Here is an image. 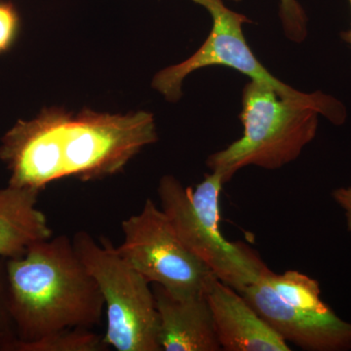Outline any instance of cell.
I'll use <instances>...</instances> for the list:
<instances>
[{"mask_svg": "<svg viewBox=\"0 0 351 351\" xmlns=\"http://www.w3.org/2000/svg\"><path fill=\"white\" fill-rule=\"evenodd\" d=\"M19 14L10 2L0 1V53L12 46L19 31Z\"/></svg>", "mask_w": 351, "mask_h": 351, "instance_id": "16", "label": "cell"}, {"mask_svg": "<svg viewBox=\"0 0 351 351\" xmlns=\"http://www.w3.org/2000/svg\"><path fill=\"white\" fill-rule=\"evenodd\" d=\"M348 3H350L351 10V0H348ZM341 38H343V40L350 46L351 49V25L350 29H348V31L341 32Z\"/></svg>", "mask_w": 351, "mask_h": 351, "instance_id": "18", "label": "cell"}, {"mask_svg": "<svg viewBox=\"0 0 351 351\" xmlns=\"http://www.w3.org/2000/svg\"><path fill=\"white\" fill-rule=\"evenodd\" d=\"M267 272L240 294L277 334L304 350H351L350 322L332 308L315 311L288 304L267 282Z\"/></svg>", "mask_w": 351, "mask_h": 351, "instance_id": "8", "label": "cell"}, {"mask_svg": "<svg viewBox=\"0 0 351 351\" xmlns=\"http://www.w3.org/2000/svg\"><path fill=\"white\" fill-rule=\"evenodd\" d=\"M221 350L290 351L287 341L263 319L243 295L214 278L206 289Z\"/></svg>", "mask_w": 351, "mask_h": 351, "instance_id": "9", "label": "cell"}, {"mask_svg": "<svg viewBox=\"0 0 351 351\" xmlns=\"http://www.w3.org/2000/svg\"><path fill=\"white\" fill-rule=\"evenodd\" d=\"M204 7L211 15L213 25L202 46L193 56L182 63L168 66L157 73L152 87L166 100L179 101L184 78L197 69L223 66L248 76L251 80L269 85L281 98L311 100L317 95L304 93L274 77L255 56L244 36L243 25L250 23L245 15L230 10L223 0H193Z\"/></svg>", "mask_w": 351, "mask_h": 351, "instance_id": "7", "label": "cell"}, {"mask_svg": "<svg viewBox=\"0 0 351 351\" xmlns=\"http://www.w3.org/2000/svg\"><path fill=\"white\" fill-rule=\"evenodd\" d=\"M165 351L221 350L206 294L177 295L152 284Z\"/></svg>", "mask_w": 351, "mask_h": 351, "instance_id": "10", "label": "cell"}, {"mask_svg": "<svg viewBox=\"0 0 351 351\" xmlns=\"http://www.w3.org/2000/svg\"><path fill=\"white\" fill-rule=\"evenodd\" d=\"M265 278L276 294L291 306L315 311L331 308L321 298L319 283L306 274L295 270L276 274L270 270Z\"/></svg>", "mask_w": 351, "mask_h": 351, "instance_id": "12", "label": "cell"}, {"mask_svg": "<svg viewBox=\"0 0 351 351\" xmlns=\"http://www.w3.org/2000/svg\"><path fill=\"white\" fill-rule=\"evenodd\" d=\"M279 16L286 36L301 43L307 36V17L298 0H279Z\"/></svg>", "mask_w": 351, "mask_h": 351, "instance_id": "15", "label": "cell"}, {"mask_svg": "<svg viewBox=\"0 0 351 351\" xmlns=\"http://www.w3.org/2000/svg\"><path fill=\"white\" fill-rule=\"evenodd\" d=\"M319 115L343 125L348 112L341 101L321 91L311 100H291L281 98L269 85L251 80L242 91L239 117L243 135L208 157V167L221 175L225 184L247 166L283 167L315 138Z\"/></svg>", "mask_w": 351, "mask_h": 351, "instance_id": "3", "label": "cell"}, {"mask_svg": "<svg viewBox=\"0 0 351 351\" xmlns=\"http://www.w3.org/2000/svg\"><path fill=\"white\" fill-rule=\"evenodd\" d=\"M40 193L10 184L0 189V257H22L32 245L53 237L47 217L36 207Z\"/></svg>", "mask_w": 351, "mask_h": 351, "instance_id": "11", "label": "cell"}, {"mask_svg": "<svg viewBox=\"0 0 351 351\" xmlns=\"http://www.w3.org/2000/svg\"><path fill=\"white\" fill-rule=\"evenodd\" d=\"M157 138L151 112L49 108L34 119L18 120L6 132L0 160L10 172L8 184L43 191L64 178L90 182L119 174Z\"/></svg>", "mask_w": 351, "mask_h": 351, "instance_id": "1", "label": "cell"}, {"mask_svg": "<svg viewBox=\"0 0 351 351\" xmlns=\"http://www.w3.org/2000/svg\"><path fill=\"white\" fill-rule=\"evenodd\" d=\"M121 228L123 241L117 251L149 283L159 284L173 294L193 295L206 292L217 278L184 245L151 198L138 214L122 221Z\"/></svg>", "mask_w": 351, "mask_h": 351, "instance_id": "6", "label": "cell"}, {"mask_svg": "<svg viewBox=\"0 0 351 351\" xmlns=\"http://www.w3.org/2000/svg\"><path fill=\"white\" fill-rule=\"evenodd\" d=\"M16 341L17 334L9 306L7 258L0 257V351H9Z\"/></svg>", "mask_w": 351, "mask_h": 351, "instance_id": "14", "label": "cell"}, {"mask_svg": "<svg viewBox=\"0 0 351 351\" xmlns=\"http://www.w3.org/2000/svg\"><path fill=\"white\" fill-rule=\"evenodd\" d=\"M332 195L335 202L343 209L345 213L346 228L351 237V186L335 189Z\"/></svg>", "mask_w": 351, "mask_h": 351, "instance_id": "17", "label": "cell"}, {"mask_svg": "<svg viewBox=\"0 0 351 351\" xmlns=\"http://www.w3.org/2000/svg\"><path fill=\"white\" fill-rule=\"evenodd\" d=\"M103 338L91 329L71 328L53 332L47 336L16 348L15 351H107Z\"/></svg>", "mask_w": 351, "mask_h": 351, "instance_id": "13", "label": "cell"}, {"mask_svg": "<svg viewBox=\"0 0 351 351\" xmlns=\"http://www.w3.org/2000/svg\"><path fill=\"white\" fill-rule=\"evenodd\" d=\"M232 1L239 2L241 1V0H232Z\"/></svg>", "mask_w": 351, "mask_h": 351, "instance_id": "19", "label": "cell"}, {"mask_svg": "<svg viewBox=\"0 0 351 351\" xmlns=\"http://www.w3.org/2000/svg\"><path fill=\"white\" fill-rule=\"evenodd\" d=\"M7 276L17 334L9 351L60 330L100 324L103 295L66 235L38 242L22 257L7 260Z\"/></svg>", "mask_w": 351, "mask_h": 351, "instance_id": "2", "label": "cell"}, {"mask_svg": "<svg viewBox=\"0 0 351 351\" xmlns=\"http://www.w3.org/2000/svg\"><path fill=\"white\" fill-rule=\"evenodd\" d=\"M225 184L216 172L205 175L195 189H186L173 176L159 182L161 209L184 245L214 276L241 293L269 267L255 250L242 242H230L221 233V198Z\"/></svg>", "mask_w": 351, "mask_h": 351, "instance_id": "4", "label": "cell"}, {"mask_svg": "<svg viewBox=\"0 0 351 351\" xmlns=\"http://www.w3.org/2000/svg\"><path fill=\"white\" fill-rule=\"evenodd\" d=\"M76 254L105 302L106 345L119 351H160L159 319L152 284L126 262L108 239L85 230L73 239Z\"/></svg>", "mask_w": 351, "mask_h": 351, "instance_id": "5", "label": "cell"}]
</instances>
